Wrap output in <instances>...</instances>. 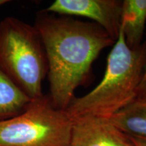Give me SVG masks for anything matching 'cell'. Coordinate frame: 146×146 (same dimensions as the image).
Returning <instances> with one entry per match:
<instances>
[{"mask_svg":"<svg viewBox=\"0 0 146 146\" xmlns=\"http://www.w3.org/2000/svg\"><path fill=\"white\" fill-rule=\"evenodd\" d=\"M34 26L46 53L48 96L55 108L66 110L75 98L76 88L88 82L94 62L116 41L98 24L56 17L43 11Z\"/></svg>","mask_w":146,"mask_h":146,"instance_id":"cell-1","label":"cell"},{"mask_svg":"<svg viewBox=\"0 0 146 146\" xmlns=\"http://www.w3.org/2000/svg\"><path fill=\"white\" fill-rule=\"evenodd\" d=\"M145 64L146 42L131 48L120 27L101 82L85 96L74 98L66 110L72 119L83 116L110 118L136 99Z\"/></svg>","mask_w":146,"mask_h":146,"instance_id":"cell-2","label":"cell"},{"mask_svg":"<svg viewBox=\"0 0 146 146\" xmlns=\"http://www.w3.org/2000/svg\"><path fill=\"white\" fill-rule=\"evenodd\" d=\"M0 69L31 100L44 95L48 66L35 27L12 16L0 21Z\"/></svg>","mask_w":146,"mask_h":146,"instance_id":"cell-3","label":"cell"},{"mask_svg":"<svg viewBox=\"0 0 146 146\" xmlns=\"http://www.w3.org/2000/svg\"><path fill=\"white\" fill-rule=\"evenodd\" d=\"M72 121L43 95L21 114L0 121V146H70Z\"/></svg>","mask_w":146,"mask_h":146,"instance_id":"cell-4","label":"cell"},{"mask_svg":"<svg viewBox=\"0 0 146 146\" xmlns=\"http://www.w3.org/2000/svg\"><path fill=\"white\" fill-rule=\"evenodd\" d=\"M123 1L56 0L43 10L47 13L90 18L116 41L120 33Z\"/></svg>","mask_w":146,"mask_h":146,"instance_id":"cell-5","label":"cell"},{"mask_svg":"<svg viewBox=\"0 0 146 146\" xmlns=\"http://www.w3.org/2000/svg\"><path fill=\"white\" fill-rule=\"evenodd\" d=\"M72 120L70 146H134L129 135L109 118L83 116Z\"/></svg>","mask_w":146,"mask_h":146,"instance_id":"cell-6","label":"cell"},{"mask_svg":"<svg viewBox=\"0 0 146 146\" xmlns=\"http://www.w3.org/2000/svg\"><path fill=\"white\" fill-rule=\"evenodd\" d=\"M146 22V0H124L121 27L127 45L135 48L142 44Z\"/></svg>","mask_w":146,"mask_h":146,"instance_id":"cell-7","label":"cell"},{"mask_svg":"<svg viewBox=\"0 0 146 146\" xmlns=\"http://www.w3.org/2000/svg\"><path fill=\"white\" fill-rule=\"evenodd\" d=\"M109 119L128 135L146 137V100L135 99Z\"/></svg>","mask_w":146,"mask_h":146,"instance_id":"cell-8","label":"cell"},{"mask_svg":"<svg viewBox=\"0 0 146 146\" xmlns=\"http://www.w3.org/2000/svg\"><path fill=\"white\" fill-rule=\"evenodd\" d=\"M32 100L0 69V121L21 114Z\"/></svg>","mask_w":146,"mask_h":146,"instance_id":"cell-9","label":"cell"},{"mask_svg":"<svg viewBox=\"0 0 146 146\" xmlns=\"http://www.w3.org/2000/svg\"><path fill=\"white\" fill-rule=\"evenodd\" d=\"M136 99L146 100V64L143 74V77H142L141 83L139 85L137 91Z\"/></svg>","mask_w":146,"mask_h":146,"instance_id":"cell-10","label":"cell"},{"mask_svg":"<svg viewBox=\"0 0 146 146\" xmlns=\"http://www.w3.org/2000/svg\"><path fill=\"white\" fill-rule=\"evenodd\" d=\"M131 141L134 146H146V137L130 136Z\"/></svg>","mask_w":146,"mask_h":146,"instance_id":"cell-11","label":"cell"},{"mask_svg":"<svg viewBox=\"0 0 146 146\" xmlns=\"http://www.w3.org/2000/svg\"><path fill=\"white\" fill-rule=\"evenodd\" d=\"M8 2H10V1H9V0H0V6L4 5L5 3Z\"/></svg>","mask_w":146,"mask_h":146,"instance_id":"cell-12","label":"cell"}]
</instances>
